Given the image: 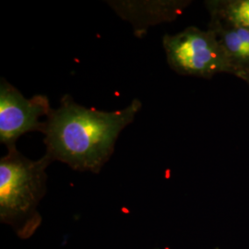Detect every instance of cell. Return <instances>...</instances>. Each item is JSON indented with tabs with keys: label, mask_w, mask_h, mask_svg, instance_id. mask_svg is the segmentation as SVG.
Segmentation results:
<instances>
[{
	"label": "cell",
	"mask_w": 249,
	"mask_h": 249,
	"mask_svg": "<svg viewBox=\"0 0 249 249\" xmlns=\"http://www.w3.org/2000/svg\"><path fill=\"white\" fill-rule=\"evenodd\" d=\"M247 83H248V85H249V81H248V82H247Z\"/></svg>",
	"instance_id": "cell-8"
},
{
	"label": "cell",
	"mask_w": 249,
	"mask_h": 249,
	"mask_svg": "<svg viewBox=\"0 0 249 249\" xmlns=\"http://www.w3.org/2000/svg\"><path fill=\"white\" fill-rule=\"evenodd\" d=\"M53 109L45 95L27 99L5 79L0 82V142L15 148L18 139L28 132L45 129Z\"/></svg>",
	"instance_id": "cell-4"
},
{
	"label": "cell",
	"mask_w": 249,
	"mask_h": 249,
	"mask_svg": "<svg viewBox=\"0 0 249 249\" xmlns=\"http://www.w3.org/2000/svg\"><path fill=\"white\" fill-rule=\"evenodd\" d=\"M142 104L139 99L123 109L100 111L65 95L52 111L43 134L46 156L77 170L98 172L115 151L120 133L131 124Z\"/></svg>",
	"instance_id": "cell-1"
},
{
	"label": "cell",
	"mask_w": 249,
	"mask_h": 249,
	"mask_svg": "<svg viewBox=\"0 0 249 249\" xmlns=\"http://www.w3.org/2000/svg\"><path fill=\"white\" fill-rule=\"evenodd\" d=\"M50 159L33 161L15 148L0 160V210L3 216L25 213L43 188L44 169Z\"/></svg>",
	"instance_id": "cell-3"
},
{
	"label": "cell",
	"mask_w": 249,
	"mask_h": 249,
	"mask_svg": "<svg viewBox=\"0 0 249 249\" xmlns=\"http://www.w3.org/2000/svg\"><path fill=\"white\" fill-rule=\"evenodd\" d=\"M208 28L218 37L227 57L230 74L249 80V31L211 18Z\"/></svg>",
	"instance_id": "cell-6"
},
{
	"label": "cell",
	"mask_w": 249,
	"mask_h": 249,
	"mask_svg": "<svg viewBox=\"0 0 249 249\" xmlns=\"http://www.w3.org/2000/svg\"><path fill=\"white\" fill-rule=\"evenodd\" d=\"M162 45L172 71L183 76L212 79L230 74L227 57L213 31L187 27L176 35H165Z\"/></svg>",
	"instance_id": "cell-2"
},
{
	"label": "cell",
	"mask_w": 249,
	"mask_h": 249,
	"mask_svg": "<svg viewBox=\"0 0 249 249\" xmlns=\"http://www.w3.org/2000/svg\"><path fill=\"white\" fill-rule=\"evenodd\" d=\"M191 3L188 0L107 1L120 18L132 25L134 35L140 38L150 27L177 19Z\"/></svg>",
	"instance_id": "cell-5"
},
{
	"label": "cell",
	"mask_w": 249,
	"mask_h": 249,
	"mask_svg": "<svg viewBox=\"0 0 249 249\" xmlns=\"http://www.w3.org/2000/svg\"><path fill=\"white\" fill-rule=\"evenodd\" d=\"M211 18L249 31V0H206Z\"/></svg>",
	"instance_id": "cell-7"
}]
</instances>
